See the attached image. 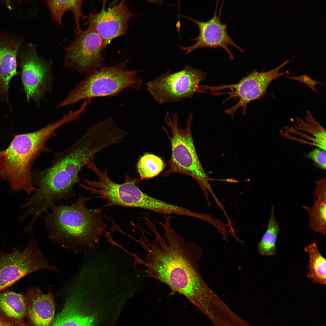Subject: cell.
<instances>
[{
  "label": "cell",
  "instance_id": "cell-12",
  "mask_svg": "<svg viewBox=\"0 0 326 326\" xmlns=\"http://www.w3.org/2000/svg\"><path fill=\"white\" fill-rule=\"evenodd\" d=\"M287 60L280 66L265 72H259L255 70L243 78L238 83L229 85L220 86L213 90L232 88L234 90L229 93V99L232 98L238 99V101L234 105L226 109L225 112L233 116L236 111L242 108L243 113H246L247 104L250 102L261 99L266 93L270 83L273 80L287 74L280 72V69L289 62Z\"/></svg>",
  "mask_w": 326,
  "mask_h": 326
},
{
  "label": "cell",
  "instance_id": "cell-18",
  "mask_svg": "<svg viewBox=\"0 0 326 326\" xmlns=\"http://www.w3.org/2000/svg\"><path fill=\"white\" fill-rule=\"evenodd\" d=\"M27 315L25 295L5 289L0 292V316L16 326H28L24 319Z\"/></svg>",
  "mask_w": 326,
  "mask_h": 326
},
{
  "label": "cell",
  "instance_id": "cell-8",
  "mask_svg": "<svg viewBox=\"0 0 326 326\" xmlns=\"http://www.w3.org/2000/svg\"><path fill=\"white\" fill-rule=\"evenodd\" d=\"M206 74L186 65L181 70L166 73L148 82L146 86L154 100L160 104L179 101L203 92L200 84Z\"/></svg>",
  "mask_w": 326,
  "mask_h": 326
},
{
  "label": "cell",
  "instance_id": "cell-21",
  "mask_svg": "<svg viewBox=\"0 0 326 326\" xmlns=\"http://www.w3.org/2000/svg\"><path fill=\"white\" fill-rule=\"evenodd\" d=\"M280 231L279 225L275 217L274 207L272 206L267 228L258 244V252L261 255L267 256L276 255V244Z\"/></svg>",
  "mask_w": 326,
  "mask_h": 326
},
{
  "label": "cell",
  "instance_id": "cell-11",
  "mask_svg": "<svg viewBox=\"0 0 326 326\" xmlns=\"http://www.w3.org/2000/svg\"><path fill=\"white\" fill-rule=\"evenodd\" d=\"M107 1H103L99 12H90L85 23L88 26L87 29L95 32L101 36L104 49L113 39L126 35L130 19L137 16L131 12L125 0L106 10Z\"/></svg>",
  "mask_w": 326,
  "mask_h": 326
},
{
  "label": "cell",
  "instance_id": "cell-14",
  "mask_svg": "<svg viewBox=\"0 0 326 326\" xmlns=\"http://www.w3.org/2000/svg\"><path fill=\"white\" fill-rule=\"evenodd\" d=\"M24 42L21 34L0 31V100L9 106V84L13 77L19 74L18 56Z\"/></svg>",
  "mask_w": 326,
  "mask_h": 326
},
{
  "label": "cell",
  "instance_id": "cell-13",
  "mask_svg": "<svg viewBox=\"0 0 326 326\" xmlns=\"http://www.w3.org/2000/svg\"><path fill=\"white\" fill-rule=\"evenodd\" d=\"M218 2L213 16L207 21H202L186 16H181L194 22L197 26L199 30L198 36L191 40L196 42L195 44L188 47H181L186 51V53L202 47H221L226 51L229 58L232 59L234 56L229 47V45L236 48L241 53H245L242 48L235 44L227 33V23L223 24L221 22L220 18L223 2L218 14Z\"/></svg>",
  "mask_w": 326,
  "mask_h": 326
},
{
  "label": "cell",
  "instance_id": "cell-17",
  "mask_svg": "<svg viewBox=\"0 0 326 326\" xmlns=\"http://www.w3.org/2000/svg\"><path fill=\"white\" fill-rule=\"evenodd\" d=\"M60 291L66 295L65 307L51 326H93L94 317L86 315L81 311L78 296L73 289L66 287Z\"/></svg>",
  "mask_w": 326,
  "mask_h": 326
},
{
  "label": "cell",
  "instance_id": "cell-27",
  "mask_svg": "<svg viewBox=\"0 0 326 326\" xmlns=\"http://www.w3.org/2000/svg\"><path fill=\"white\" fill-rule=\"evenodd\" d=\"M0 326H16L5 320L0 316Z\"/></svg>",
  "mask_w": 326,
  "mask_h": 326
},
{
  "label": "cell",
  "instance_id": "cell-24",
  "mask_svg": "<svg viewBox=\"0 0 326 326\" xmlns=\"http://www.w3.org/2000/svg\"><path fill=\"white\" fill-rule=\"evenodd\" d=\"M326 152L324 150L316 148L309 152L307 157L312 160L315 164L321 169H326Z\"/></svg>",
  "mask_w": 326,
  "mask_h": 326
},
{
  "label": "cell",
  "instance_id": "cell-20",
  "mask_svg": "<svg viewBox=\"0 0 326 326\" xmlns=\"http://www.w3.org/2000/svg\"><path fill=\"white\" fill-rule=\"evenodd\" d=\"M308 254L309 271L307 276L314 283L325 285L326 283V260L319 251L316 241L304 248Z\"/></svg>",
  "mask_w": 326,
  "mask_h": 326
},
{
  "label": "cell",
  "instance_id": "cell-23",
  "mask_svg": "<svg viewBox=\"0 0 326 326\" xmlns=\"http://www.w3.org/2000/svg\"><path fill=\"white\" fill-rule=\"evenodd\" d=\"M312 207L304 206L309 214L310 228L314 232L325 234L326 232V199L319 198L314 199Z\"/></svg>",
  "mask_w": 326,
  "mask_h": 326
},
{
  "label": "cell",
  "instance_id": "cell-5",
  "mask_svg": "<svg viewBox=\"0 0 326 326\" xmlns=\"http://www.w3.org/2000/svg\"><path fill=\"white\" fill-rule=\"evenodd\" d=\"M178 117L177 113L173 112L171 118L169 112L166 111L165 121L171 129V135L165 127L162 129L170 142L171 151L168 163L169 168L163 176L166 177L174 173H179L191 177L197 182L205 198L208 199L209 193L212 195L214 192L209 183L210 179L203 170L195 147L191 127L193 115L189 114L184 129L178 123Z\"/></svg>",
  "mask_w": 326,
  "mask_h": 326
},
{
  "label": "cell",
  "instance_id": "cell-6",
  "mask_svg": "<svg viewBox=\"0 0 326 326\" xmlns=\"http://www.w3.org/2000/svg\"><path fill=\"white\" fill-rule=\"evenodd\" d=\"M128 61L114 66H104L86 75L57 107L72 105L85 99L116 96L126 88L139 90L142 82L137 77L139 71L126 69Z\"/></svg>",
  "mask_w": 326,
  "mask_h": 326
},
{
  "label": "cell",
  "instance_id": "cell-1",
  "mask_svg": "<svg viewBox=\"0 0 326 326\" xmlns=\"http://www.w3.org/2000/svg\"><path fill=\"white\" fill-rule=\"evenodd\" d=\"M166 219L160 225L165 238L156 227L152 232L155 238H146L139 243L147 252L145 260L140 258L139 265L147 277L168 285L172 291L184 295L196 305L209 299L213 292L203 279L198 263L202 255L201 247L193 241H186L177 234Z\"/></svg>",
  "mask_w": 326,
  "mask_h": 326
},
{
  "label": "cell",
  "instance_id": "cell-9",
  "mask_svg": "<svg viewBox=\"0 0 326 326\" xmlns=\"http://www.w3.org/2000/svg\"><path fill=\"white\" fill-rule=\"evenodd\" d=\"M42 270L53 272L57 267L46 259L34 237H31L25 249L14 247L10 253H0V292L27 275Z\"/></svg>",
  "mask_w": 326,
  "mask_h": 326
},
{
  "label": "cell",
  "instance_id": "cell-19",
  "mask_svg": "<svg viewBox=\"0 0 326 326\" xmlns=\"http://www.w3.org/2000/svg\"><path fill=\"white\" fill-rule=\"evenodd\" d=\"M47 7L53 19L60 25L62 24V18L66 11H71L73 15L75 27L74 32L76 35L82 31L80 26V21L87 20L88 16L82 12V0H46Z\"/></svg>",
  "mask_w": 326,
  "mask_h": 326
},
{
  "label": "cell",
  "instance_id": "cell-4",
  "mask_svg": "<svg viewBox=\"0 0 326 326\" xmlns=\"http://www.w3.org/2000/svg\"><path fill=\"white\" fill-rule=\"evenodd\" d=\"M62 126L58 120L37 130L15 135L8 148L0 150V177L10 183L12 190L29 194L37 190L32 182V165L41 154L51 152L46 143Z\"/></svg>",
  "mask_w": 326,
  "mask_h": 326
},
{
  "label": "cell",
  "instance_id": "cell-25",
  "mask_svg": "<svg viewBox=\"0 0 326 326\" xmlns=\"http://www.w3.org/2000/svg\"><path fill=\"white\" fill-rule=\"evenodd\" d=\"M287 79L299 82L305 85L311 90L318 94L319 93L316 88L317 85H323V84L313 79L307 75H304L297 76L287 77Z\"/></svg>",
  "mask_w": 326,
  "mask_h": 326
},
{
  "label": "cell",
  "instance_id": "cell-16",
  "mask_svg": "<svg viewBox=\"0 0 326 326\" xmlns=\"http://www.w3.org/2000/svg\"><path fill=\"white\" fill-rule=\"evenodd\" d=\"M305 119L296 118V124L287 126L283 135L290 140L297 141L326 150V131L320 123L306 110Z\"/></svg>",
  "mask_w": 326,
  "mask_h": 326
},
{
  "label": "cell",
  "instance_id": "cell-2",
  "mask_svg": "<svg viewBox=\"0 0 326 326\" xmlns=\"http://www.w3.org/2000/svg\"><path fill=\"white\" fill-rule=\"evenodd\" d=\"M118 142L116 133L106 123L99 121L90 126L72 145L55 153L50 166L32 172V183L37 189L35 198L50 207L75 197L73 187L80 182L78 175L82 168L96 153Z\"/></svg>",
  "mask_w": 326,
  "mask_h": 326
},
{
  "label": "cell",
  "instance_id": "cell-15",
  "mask_svg": "<svg viewBox=\"0 0 326 326\" xmlns=\"http://www.w3.org/2000/svg\"><path fill=\"white\" fill-rule=\"evenodd\" d=\"M28 326H51L54 317L55 302L49 288L45 294L38 286L28 287L25 295Z\"/></svg>",
  "mask_w": 326,
  "mask_h": 326
},
{
  "label": "cell",
  "instance_id": "cell-10",
  "mask_svg": "<svg viewBox=\"0 0 326 326\" xmlns=\"http://www.w3.org/2000/svg\"><path fill=\"white\" fill-rule=\"evenodd\" d=\"M103 40L95 32L86 29L64 48L62 67L85 75L103 66Z\"/></svg>",
  "mask_w": 326,
  "mask_h": 326
},
{
  "label": "cell",
  "instance_id": "cell-7",
  "mask_svg": "<svg viewBox=\"0 0 326 326\" xmlns=\"http://www.w3.org/2000/svg\"><path fill=\"white\" fill-rule=\"evenodd\" d=\"M17 61L27 101L32 100L38 104L51 91L53 81L52 60L42 58L37 44L30 42L24 43L21 46Z\"/></svg>",
  "mask_w": 326,
  "mask_h": 326
},
{
  "label": "cell",
  "instance_id": "cell-26",
  "mask_svg": "<svg viewBox=\"0 0 326 326\" xmlns=\"http://www.w3.org/2000/svg\"><path fill=\"white\" fill-rule=\"evenodd\" d=\"M315 182L316 186L315 192V198H326L325 177L318 181H315Z\"/></svg>",
  "mask_w": 326,
  "mask_h": 326
},
{
  "label": "cell",
  "instance_id": "cell-3",
  "mask_svg": "<svg viewBox=\"0 0 326 326\" xmlns=\"http://www.w3.org/2000/svg\"><path fill=\"white\" fill-rule=\"evenodd\" d=\"M86 200L80 193L74 203L67 205L61 202L40 216L49 239L75 254H84L90 246L99 243L107 227L102 208H88Z\"/></svg>",
  "mask_w": 326,
  "mask_h": 326
},
{
  "label": "cell",
  "instance_id": "cell-22",
  "mask_svg": "<svg viewBox=\"0 0 326 326\" xmlns=\"http://www.w3.org/2000/svg\"><path fill=\"white\" fill-rule=\"evenodd\" d=\"M165 166L163 161L159 157L152 154H145L140 158L137 165L139 179L141 181L156 177Z\"/></svg>",
  "mask_w": 326,
  "mask_h": 326
}]
</instances>
